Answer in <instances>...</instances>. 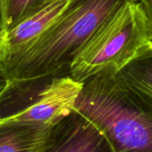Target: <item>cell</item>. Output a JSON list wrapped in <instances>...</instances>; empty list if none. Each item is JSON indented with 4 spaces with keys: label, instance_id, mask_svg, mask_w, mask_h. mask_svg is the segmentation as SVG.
Wrapping results in <instances>:
<instances>
[{
    "label": "cell",
    "instance_id": "obj_2",
    "mask_svg": "<svg viewBox=\"0 0 152 152\" xmlns=\"http://www.w3.org/2000/svg\"><path fill=\"white\" fill-rule=\"evenodd\" d=\"M74 109L105 134L115 152H152V107L128 91L114 70L86 80Z\"/></svg>",
    "mask_w": 152,
    "mask_h": 152
},
{
    "label": "cell",
    "instance_id": "obj_3",
    "mask_svg": "<svg viewBox=\"0 0 152 152\" xmlns=\"http://www.w3.org/2000/svg\"><path fill=\"white\" fill-rule=\"evenodd\" d=\"M151 41L152 35L140 2L129 3L85 45L72 64L69 75L84 83L103 71H116Z\"/></svg>",
    "mask_w": 152,
    "mask_h": 152
},
{
    "label": "cell",
    "instance_id": "obj_10",
    "mask_svg": "<svg viewBox=\"0 0 152 152\" xmlns=\"http://www.w3.org/2000/svg\"><path fill=\"white\" fill-rule=\"evenodd\" d=\"M145 14L148 24L152 35V0H138Z\"/></svg>",
    "mask_w": 152,
    "mask_h": 152
},
{
    "label": "cell",
    "instance_id": "obj_8",
    "mask_svg": "<svg viewBox=\"0 0 152 152\" xmlns=\"http://www.w3.org/2000/svg\"><path fill=\"white\" fill-rule=\"evenodd\" d=\"M115 74L128 91L152 107V41L140 48Z\"/></svg>",
    "mask_w": 152,
    "mask_h": 152
},
{
    "label": "cell",
    "instance_id": "obj_6",
    "mask_svg": "<svg viewBox=\"0 0 152 152\" xmlns=\"http://www.w3.org/2000/svg\"><path fill=\"white\" fill-rule=\"evenodd\" d=\"M71 0H53L2 33V62L19 54L36 40L61 15ZM1 62V63H2Z\"/></svg>",
    "mask_w": 152,
    "mask_h": 152
},
{
    "label": "cell",
    "instance_id": "obj_7",
    "mask_svg": "<svg viewBox=\"0 0 152 152\" xmlns=\"http://www.w3.org/2000/svg\"><path fill=\"white\" fill-rule=\"evenodd\" d=\"M53 126L3 118L0 121V152H42Z\"/></svg>",
    "mask_w": 152,
    "mask_h": 152
},
{
    "label": "cell",
    "instance_id": "obj_4",
    "mask_svg": "<svg viewBox=\"0 0 152 152\" xmlns=\"http://www.w3.org/2000/svg\"><path fill=\"white\" fill-rule=\"evenodd\" d=\"M83 83L70 75L50 78L24 107L6 118L53 126L74 109Z\"/></svg>",
    "mask_w": 152,
    "mask_h": 152
},
{
    "label": "cell",
    "instance_id": "obj_9",
    "mask_svg": "<svg viewBox=\"0 0 152 152\" xmlns=\"http://www.w3.org/2000/svg\"><path fill=\"white\" fill-rule=\"evenodd\" d=\"M53 0H0V31L7 32Z\"/></svg>",
    "mask_w": 152,
    "mask_h": 152
},
{
    "label": "cell",
    "instance_id": "obj_5",
    "mask_svg": "<svg viewBox=\"0 0 152 152\" xmlns=\"http://www.w3.org/2000/svg\"><path fill=\"white\" fill-rule=\"evenodd\" d=\"M42 152H115L105 134L73 109L55 124Z\"/></svg>",
    "mask_w": 152,
    "mask_h": 152
},
{
    "label": "cell",
    "instance_id": "obj_12",
    "mask_svg": "<svg viewBox=\"0 0 152 152\" xmlns=\"http://www.w3.org/2000/svg\"><path fill=\"white\" fill-rule=\"evenodd\" d=\"M0 98H1V97H0ZM2 120V118H1V114H0V121H1Z\"/></svg>",
    "mask_w": 152,
    "mask_h": 152
},
{
    "label": "cell",
    "instance_id": "obj_1",
    "mask_svg": "<svg viewBox=\"0 0 152 152\" xmlns=\"http://www.w3.org/2000/svg\"><path fill=\"white\" fill-rule=\"evenodd\" d=\"M135 1L138 0H71L36 40L1 63L0 76L7 91L69 75L72 64L95 33L124 6Z\"/></svg>",
    "mask_w": 152,
    "mask_h": 152
},
{
    "label": "cell",
    "instance_id": "obj_11",
    "mask_svg": "<svg viewBox=\"0 0 152 152\" xmlns=\"http://www.w3.org/2000/svg\"><path fill=\"white\" fill-rule=\"evenodd\" d=\"M2 46H3V42H2V33L0 31V65H1V62H2V57H3V52H2ZM8 90L7 84L5 81H2L0 83V97H2L4 93L7 92V91Z\"/></svg>",
    "mask_w": 152,
    "mask_h": 152
}]
</instances>
